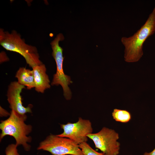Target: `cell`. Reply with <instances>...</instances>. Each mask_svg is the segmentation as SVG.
Here are the masks:
<instances>
[{
	"label": "cell",
	"instance_id": "8fae6325",
	"mask_svg": "<svg viewBox=\"0 0 155 155\" xmlns=\"http://www.w3.org/2000/svg\"><path fill=\"white\" fill-rule=\"evenodd\" d=\"M112 116L116 121L123 123L128 122L131 119L130 113L125 110L115 108L112 113Z\"/></svg>",
	"mask_w": 155,
	"mask_h": 155
},
{
	"label": "cell",
	"instance_id": "ba28073f",
	"mask_svg": "<svg viewBox=\"0 0 155 155\" xmlns=\"http://www.w3.org/2000/svg\"><path fill=\"white\" fill-rule=\"evenodd\" d=\"M24 88L25 86L18 81L11 82L8 86L7 95L10 108L21 115L32 112L31 104L26 107L23 105L21 93Z\"/></svg>",
	"mask_w": 155,
	"mask_h": 155
},
{
	"label": "cell",
	"instance_id": "277c9868",
	"mask_svg": "<svg viewBox=\"0 0 155 155\" xmlns=\"http://www.w3.org/2000/svg\"><path fill=\"white\" fill-rule=\"evenodd\" d=\"M52 155H84L79 144L68 138L50 134L41 142L37 148Z\"/></svg>",
	"mask_w": 155,
	"mask_h": 155
},
{
	"label": "cell",
	"instance_id": "9c48e42d",
	"mask_svg": "<svg viewBox=\"0 0 155 155\" xmlns=\"http://www.w3.org/2000/svg\"><path fill=\"white\" fill-rule=\"evenodd\" d=\"M32 69L34 75L35 90L38 92L43 93L45 90L51 87L50 81L46 73L45 65L42 63L34 66Z\"/></svg>",
	"mask_w": 155,
	"mask_h": 155
},
{
	"label": "cell",
	"instance_id": "3957f363",
	"mask_svg": "<svg viewBox=\"0 0 155 155\" xmlns=\"http://www.w3.org/2000/svg\"><path fill=\"white\" fill-rule=\"evenodd\" d=\"M0 44L7 51L18 53L25 59L27 64L32 68L42 64L35 46L26 44L21 35L15 30L11 33L0 29Z\"/></svg>",
	"mask_w": 155,
	"mask_h": 155
},
{
	"label": "cell",
	"instance_id": "7a4b0ae2",
	"mask_svg": "<svg viewBox=\"0 0 155 155\" xmlns=\"http://www.w3.org/2000/svg\"><path fill=\"white\" fill-rule=\"evenodd\" d=\"M26 119V115H21L11 110L8 118L2 121L0 124V141L5 136H11L15 139L18 146L22 145L25 151H29L31 146L28 143L30 142L32 139L27 135L31 132L32 127L25 123Z\"/></svg>",
	"mask_w": 155,
	"mask_h": 155
},
{
	"label": "cell",
	"instance_id": "30bf717a",
	"mask_svg": "<svg viewBox=\"0 0 155 155\" xmlns=\"http://www.w3.org/2000/svg\"><path fill=\"white\" fill-rule=\"evenodd\" d=\"M15 77L18 82L27 87L28 89L35 88V84L33 70L25 67H20L16 73Z\"/></svg>",
	"mask_w": 155,
	"mask_h": 155
},
{
	"label": "cell",
	"instance_id": "8992f818",
	"mask_svg": "<svg viewBox=\"0 0 155 155\" xmlns=\"http://www.w3.org/2000/svg\"><path fill=\"white\" fill-rule=\"evenodd\" d=\"M87 137L93 141L95 148L105 155L119 154L120 144L118 141L119 135L114 130L103 127L98 132L90 134Z\"/></svg>",
	"mask_w": 155,
	"mask_h": 155
},
{
	"label": "cell",
	"instance_id": "5bb4252c",
	"mask_svg": "<svg viewBox=\"0 0 155 155\" xmlns=\"http://www.w3.org/2000/svg\"><path fill=\"white\" fill-rule=\"evenodd\" d=\"M0 116L7 117L8 115H10V113H9L6 110L0 106Z\"/></svg>",
	"mask_w": 155,
	"mask_h": 155
},
{
	"label": "cell",
	"instance_id": "5b68a950",
	"mask_svg": "<svg viewBox=\"0 0 155 155\" xmlns=\"http://www.w3.org/2000/svg\"><path fill=\"white\" fill-rule=\"evenodd\" d=\"M64 38L63 34L59 33L51 43L53 50L52 55L55 60L57 66L56 72L53 75L51 85H61L63 88V95L65 98L67 100H69L71 99V93L68 85L72 82L70 77L65 74L64 72L63 49L59 44V42L63 40Z\"/></svg>",
	"mask_w": 155,
	"mask_h": 155
},
{
	"label": "cell",
	"instance_id": "52a82bcc",
	"mask_svg": "<svg viewBox=\"0 0 155 155\" xmlns=\"http://www.w3.org/2000/svg\"><path fill=\"white\" fill-rule=\"evenodd\" d=\"M63 132L58 136L70 139L78 144L87 142V135L92 133L93 128L91 121L88 119L79 117L78 121L75 123L68 122L60 125Z\"/></svg>",
	"mask_w": 155,
	"mask_h": 155
},
{
	"label": "cell",
	"instance_id": "7c38bea8",
	"mask_svg": "<svg viewBox=\"0 0 155 155\" xmlns=\"http://www.w3.org/2000/svg\"><path fill=\"white\" fill-rule=\"evenodd\" d=\"M79 145L84 155H105L102 152L95 150L87 142L82 143Z\"/></svg>",
	"mask_w": 155,
	"mask_h": 155
},
{
	"label": "cell",
	"instance_id": "9a60e30c",
	"mask_svg": "<svg viewBox=\"0 0 155 155\" xmlns=\"http://www.w3.org/2000/svg\"><path fill=\"white\" fill-rule=\"evenodd\" d=\"M144 155H155V148L153 150L150 152H145Z\"/></svg>",
	"mask_w": 155,
	"mask_h": 155
},
{
	"label": "cell",
	"instance_id": "4fadbf2b",
	"mask_svg": "<svg viewBox=\"0 0 155 155\" xmlns=\"http://www.w3.org/2000/svg\"><path fill=\"white\" fill-rule=\"evenodd\" d=\"M18 146L16 144H9L5 149V155H20L17 149Z\"/></svg>",
	"mask_w": 155,
	"mask_h": 155
},
{
	"label": "cell",
	"instance_id": "6da1fadb",
	"mask_svg": "<svg viewBox=\"0 0 155 155\" xmlns=\"http://www.w3.org/2000/svg\"><path fill=\"white\" fill-rule=\"evenodd\" d=\"M155 32V7L145 23L133 35L123 37L121 42L125 47L124 60L128 63L138 61L142 57L144 43Z\"/></svg>",
	"mask_w": 155,
	"mask_h": 155
}]
</instances>
